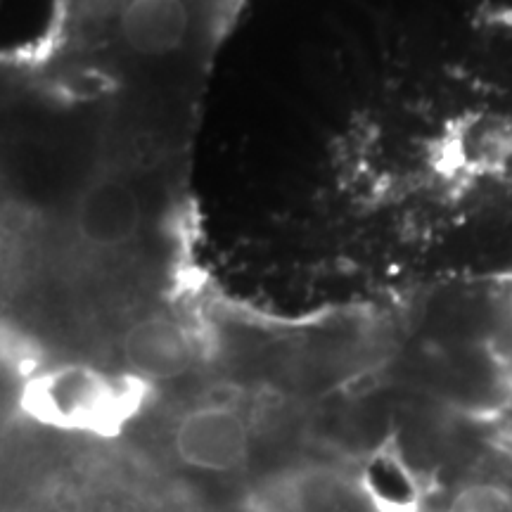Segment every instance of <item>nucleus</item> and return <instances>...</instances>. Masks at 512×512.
Returning <instances> with one entry per match:
<instances>
[{
  "label": "nucleus",
  "mask_w": 512,
  "mask_h": 512,
  "mask_svg": "<svg viewBox=\"0 0 512 512\" xmlns=\"http://www.w3.org/2000/svg\"><path fill=\"white\" fill-rule=\"evenodd\" d=\"M128 373L155 384L185 377L197 363V344L183 323L169 316H145L121 337Z\"/></svg>",
  "instance_id": "6"
},
{
  "label": "nucleus",
  "mask_w": 512,
  "mask_h": 512,
  "mask_svg": "<svg viewBox=\"0 0 512 512\" xmlns=\"http://www.w3.org/2000/svg\"><path fill=\"white\" fill-rule=\"evenodd\" d=\"M171 456L190 475L240 484L261 456V434L245 403L207 399L185 408L171 427Z\"/></svg>",
  "instance_id": "3"
},
{
  "label": "nucleus",
  "mask_w": 512,
  "mask_h": 512,
  "mask_svg": "<svg viewBox=\"0 0 512 512\" xmlns=\"http://www.w3.org/2000/svg\"><path fill=\"white\" fill-rule=\"evenodd\" d=\"M107 3H119V0H107ZM183 3L188 5L192 15L197 17V22L204 24V22H211L219 12L226 10L233 0H183Z\"/></svg>",
  "instance_id": "7"
},
{
  "label": "nucleus",
  "mask_w": 512,
  "mask_h": 512,
  "mask_svg": "<svg viewBox=\"0 0 512 512\" xmlns=\"http://www.w3.org/2000/svg\"><path fill=\"white\" fill-rule=\"evenodd\" d=\"M145 211L138 190L119 176H98L81 190L74 207L76 238L95 252L131 247L143 230Z\"/></svg>",
  "instance_id": "4"
},
{
  "label": "nucleus",
  "mask_w": 512,
  "mask_h": 512,
  "mask_svg": "<svg viewBox=\"0 0 512 512\" xmlns=\"http://www.w3.org/2000/svg\"><path fill=\"white\" fill-rule=\"evenodd\" d=\"M107 19L121 46L143 57L181 53L202 29L183 0H119Z\"/></svg>",
  "instance_id": "5"
},
{
  "label": "nucleus",
  "mask_w": 512,
  "mask_h": 512,
  "mask_svg": "<svg viewBox=\"0 0 512 512\" xmlns=\"http://www.w3.org/2000/svg\"><path fill=\"white\" fill-rule=\"evenodd\" d=\"M150 382L91 363L41 366L19 384L17 411L43 430L91 439H117L140 418Z\"/></svg>",
  "instance_id": "2"
},
{
  "label": "nucleus",
  "mask_w": 512,
  "mask_h": 512,
  "mask_svg": "<svg viewBox=\"0 0 512 512\" xmlns=\"http://www.w3.org/2000/svg\"><path fill=\"white\" fill-rule=\"evenodd\" d=\"M439 418L418 389L358 394L304 453L297 512H453L451 437Z\"/></svg>",
  "instance_id": "1"
}]
</instances>
